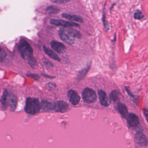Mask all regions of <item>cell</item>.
I'll list each match as a JSON object with an SVG mask.
<instances>
[{"mask_svg":"<svg viewBox=\"0 0 148 148\" xmlns=\"http://www.w3.org/2000/svg\"><path fill=\"white\" fill-rule=\"evenodd\" d=\"M62 16L65 18H67L68 20H70L71 21H75L79 23H82L83 21L82 18L79 16L76 15H72L67 13H63L62 14Z\"/></svg>","mask_w":148,"mask_h":148,"instance_id":"obj_16","label":"cell"},{"mask_svg":"<svg viewBox=\"0 0 148 148\" xmlns=\"http://www.w3.org/2000/svg\"><path fill=\"white\" fill-rule=\"evenodd\" d=\"M143 14L140 10H137L134 13V18L136 20H140L143 17Z\"/></svg>","mask_w":148,"mask_h":148,"instance_id":"obj_20","label":"cell"},{"mask_svg":"<svg viewBox=\"0 0 148 148\" xmlns=\"http://www.w3.org/2000/svg\"><path fill=\"white\" fill-rule=\"evenodd\" d=\"M41 106L42 109L46 111H51L55 110L56 103L51 101L43 100L41 102Z\"/></svg>","mask_w":148,"mask_h":148,"instance_id":"obj_12","label":"cell"},{"mask_svg":"<svg viewBox=\"0 0 148 148\" xmlns=\"http://www.w3.org/2000/svg\"><path fill=\"white\" fill-rule=\"evenodd\" d=\"M9 105L12 111H13L16 109V108L17 106V98L13 94H12L9 96Z\"/></svg>","mask_w":148,"mask_h":148,"instance_id":"obj_17","label":"cell"},{"mask_svg":"<svg viewBox=\"0 0 148 148\" xmlns=\"http://www.w3.org/2000/svg\"><path fill=\"white\" fill-rule=\"evenodd\" d=\"M53 2L58 4H63L68 2L69 0H51Z\"/></svg>","mask_w":148,"mask_h":148,"instance_id":"obj_22","label":"cell"},{"mask_svg":"<svg viewBox=\"0 0 148 148\" xmlns=\"http://www.w3.org/2000/svg\"><path fill=\"white\" fill-rule=\"evenodd\" d=\"M135 139L138 145L140 146H146L147 145V139L142 132H138L135 134Z\"/></svg>","mask_w":148,"mask_h":148,"instance_id":"obj_8","label":"cell"},{"mask_svg":"<svg viewBox=\"0 0 148 148\" xmlns=\"http://www.w3.org/2000/svg\"><path fill=\"white\" fill-rule=\"evenodd\" d=\"M9 95L8 91L6 90H4L1 97V104L3 109H6L9 105Z\"/></svg>","mask_w":148,"mask_h":148,"instance_id":"obj_14","label":"cell"},{"mask_svg":"<svg viewBox=\"0 0 148 148\" xmlns=\"http://www.w3.org/2000/svg\"><path fill=\"white\" fill-rule=\"evenodd\" d=\"M43 51L48 56H49L50 58L54 59V60H56V61H60L61 60L60 58H59V57L57 55V54H56V53H54L53 51H52L51 50H50V49L47 48V47L46 46H43Z\"/></svg>","mask_w":148,"mask_h":148,"instance_id":"obj_15","label":"cell"},{"mask_svg":"<svg viewBox=\"0 0 148 148\" xmlns=\"http://www.w3.org/2000/svg\"><path fill=\"white\" fill-rule=\"evenodd\" d=\"M88 69H89V67L83 69L82 71H80V72H79V73L78 75H77V79H78L79 80H81V79L86 75V73H87V72H88Z\"/></svg>","mask_w":148,"mask_h":148,"instance_id":"obj_19","label":"cell"},{"mask_svg":"<svg viewBox=\"0 0 148 148\" xmlns=\"http://www.w3.org/2000/svg\"><path fill=\"white\" fill-rule=\"evenodd\" d=\"M47 12L49 13L52 14V13H57L59 11V10L57 8H55V7L49 6V8H47Z\"/></svg>","mask_w":148,"mask_h":148,"instance_id":"obj_21","label":"cell"},{"mask_svg":"<svg viewBox=\"0 0 148 148\" xmlns=\"http://www.w3.org/2000/svg\"><path fill=\"white\" fill-rule=\"evenodd\" d=\"M127 123L130 127L134 128L138 125L139 124V120L138 117L134 113H129L127 117Z\"/></svg>","mask_w":148,"mask_h":148,"instance_id":"obj_6","label":"cell"},{"mask_svg":"<svg viewBox=\"0 0 148 148\" xmlns=\"http://www.w3.org/2000/svg\"><path fill=\"white\" fill-rule=\"evenodd\" d=\"M51 48L58 53H63L66 51V47L61 42L53 40L50 43Z\"/></svg>","mask_w":148,"mask_h":148,"instance_id":"obj_9","label":"cell"},{"mask_svg":"<svg viewBox=\"0 0 148 148\" xmlns=\"http://www.w3.org/2000/svg\"><path fill=\"white\" fill-rule=\"evenodd\" d=\"M98 94L101 104L104 106H109L110 104V101L108 99L106 92L102 90H99L98 92Z\"/></svg>","mask_w":148,"mask_h":148,"instance_id":"obj_10","label":"cell"},{"mask_svg":"<svg viewBox=\"0 0 148 148\" xmlns=\"http://www.w3.org/2000/svg\"><path fill=\"white\" fill-rule=\"evenodd\" d=\"M68 96L70 102L72 105H76L79 103L80 101V96L76 91L73 90H69L68 92Z\"/></svg>","mask_w":148,"mask_h":148,"instance_id":"obj_7","label":"cell"},{"mask_svg":"<svg viewBox=\"0 0 148 148\" xmlns=\"http://www.w3.org/2000/svg\"><path fill=\"white\" fill-rule=\"evenodd\" d=\"M119 93L116 90H113L112 91V92L110 93V99L113 101H116L118 98H119Z\"/></svg>","mask_w":148,"mask_h":148,"instance_id":"obj_18","label":"cell"},{"mask_svg":"<svg viewBox=\"0 0 148 148\" xmlns=\"http://www.w3.org/2000/svg\"><path fill=\"white\" fill-rule=\"evenodd\" d=\"M143 113H144V114H145L147 120L148 121V110L145 109H143Z\"/></svg>","mask_w":148,"mask_h":148,"instance_id":"obj_24","label":"cell"},{"mask_svg":"<svg viewBox=\"0 0 148 148\" xmlns=\"http://www.w3.org/2000/svg\"><path fill=\"white\" fill-rule=\"evenodd\" d=\"M69 108L68 104L63 101H59L56 102V106L54 111L57 112L64 113Z\"/></svg>","mask_w":148,"mask_h":148,"instance_id":"obj_11","label":"cell"},{"mask_svg":"<svg viewBox=\"0 0 148 148\" xmlns=\"http://www.w3.org/2000/svg\"><path fill=\"white\" fill-rule=\"evenodd\" d=\"M6 54L5 52L2 49H1V53H0L1 61H2L5 59V58L6 57Z\"/></svg>","mask_w":148,"mask_h":148,"instance_id":"obj_23","label":"cell"},{"mask_svg":"<svg viewBox=\"0 0 148 148\" xmlns=\"http://www.w3.org/2000/svg\"><path fill=\"white\" fill-rule=\"evenodd\" d=\"M117 109L119 111V112L120 113L122 117L124 118H127L128 113V109L127 106H125V104L121 103V102H119L117 104Z\"/></svg>","mask_w":148,"mask_h":148,"instance_id":"obj_13","label":"cell"},{"mask_svg":"<svg viewBox=\"0 0 148 148\" xmlns=\"http://www.w3.org/2000/svg\"><path fill=\"white\" fill-rule=\"evenodd\" d=\"M18 49L21 57L27 60L31 66H34L36 60L33 57V50L29 43L24 39L21 40L18 43Z\"/></svg>","mask_w":148,"mask_h":148,"instance_id":"obj_1","label":"cell"},{"mask_svg":"<svg viewBox=\"0 0 148 148\" xmlns=\"http://www.w3.org/2000/svg\"><path fill=\"white\" fill-rule=\"evenodd\" d=\"M58 33L61 40L66 43L67 44L72 45L74 43V38L66 31L65 28H61L59 30Z\"/></svg>","mask_w":148,"mask_h":148,"instance_id":"obj_4","label":"cell"},{"mask_svg":"<svg viewBox=\"0 0 148 148\" xmlns=\"http://www.w3.org/2000/svg\"><path fill=\"white\" fill-rule=\"evenodd\" d=\"M82 97L84 101L87 103L95 102L97 99L95 92L91 88H85L82 92Z\"/></svg>","mask_w":148,"mask_h":148,"instance_id":"obj_3","label":"cell"},{"mask_svg":"<svg viewBox=\"0 0 148 148\" xmlns=\"http://www.w3.org/2000/svg\"><path fill=\"white\" fill-rule=\"evenodd\" d=\"M41 105L38 100L36 98L28 97L26 99L25 110L30 114H34L39 112L41 108Z\"/></svg>","mask_w":148,"mask_h":148,"instance_id":"obj_2","label":"cell"},{"mask_svg":"<svg viewBox=\"0 0 148 148\" xmlns=\"http://www.w3.org/2000/svg\"><path fill=\"white\" fill-rule=\"evenodd\" d=\"M50 23L55 25H60L65 27H78L79 24L70 21H67L60 19H51Z\"/></svg>","mask_w":148,"mask_h":148,"instance_id":"obj_5","label":"cell"}]
</instances>
